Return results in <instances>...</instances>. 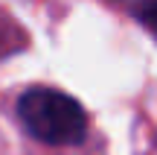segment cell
<instances>
[{
    "label": "cell",
    "mask_w": 157,
    "mask_h": 155,
    "mask_svg": "<svg viewBox=\"0 0 157 155\" xmlns=\"http://www.w3.org/2000/svg\"><path fill=\"white\" fill-rule=\"evenodd\" d=\"M17 114H21L23 126L29 129V135H35L44 144H56V146L78 144L87 132L82 105L73 97L52 91V88L26 91L17 103Z\"/></svg>",
    "instance_id": "cell-1"
},
{
    "label": "cell",
    "mask_w": 157,
    "mask_h": 155,
    "mask_svg": "<svg viewBox=\"0 0 157 155\" xmlns=\"http://www.w3.org/2000/svg\"><path fill=\"white\" fill-rule=\"evenodd\" d=\"M146 21H148V27L157 32V3L154 6H148V12H146Z\"/></svg>",
    "instance_id": "cell-2"
}]
</instances>
